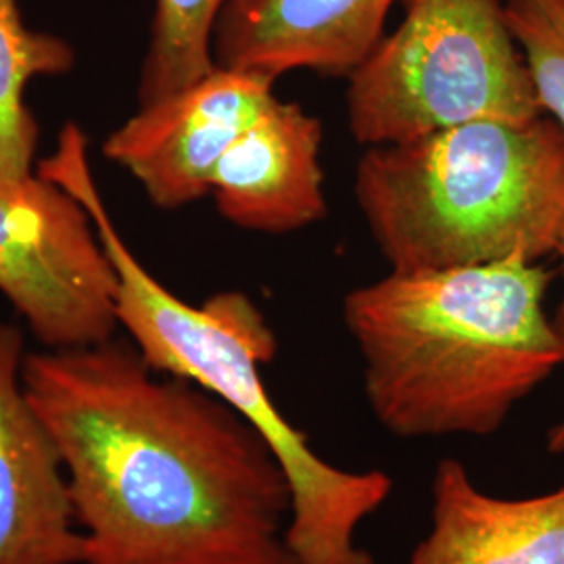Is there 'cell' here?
I'll return each instance as SVG.
<instances>
[{"label":"cell","mask_w":564,"mask_h":564,"mask_svg":"<svg viewBox=\"0 0 564 564\" xmlns=\"http://www.w3.org/2000/svg\"><path fill=\"white\" fill-rule=\"evenodd\" d=\"M53 435L80 564H300L291 485L262 435L120 337L25 356Z\"/></svg>","instance_id":"6da1fadb"},{"label":"cell","mask_w":564,"mask_h":564,"mask_svg":"<svg viewBox=\"0 0 564 564\" xmlns=\"http://www.w3.org/2000/svg\"><path fill=\"white\" fill-rule=\"evenodd\" d=\"M552 272L505 262L393 272L349 291L343 321L364 362V395L400 440L489 437L564 364L545 312Z\"/></svg>","instance_id":"7a4b0ae2"},{"label":"cell","mask_w":564,"mask_h":564,"mask_svg":"<svg viewBox=\"0 0 564 564\" xmlns=\"http://www.w3.org/2000/svg\"><path fill=\"white\" fill-rule=\"evenodd\" d=\"M39 174L69 191L90 214L116 270V318L153 370L202 387L230 405L260 435L291 485L286 540L300 564H375L358 542L366 519L383 508L393 479L383 470H347L326 463L305 433L286 421L263 383L279 339L260 305L223 291L202 305L182 302L128 249L102 203L80 126H63Z\"/></svg>","instance_id":"3957f363"},{"label":"cell","mask_w":564,"mask_h":564,"mask_svg":"<svg viewBox=\"0 0 564 564\" xmlns=\"http://www.w3.org/2000/svg\"><path fill=\"white\" fill-rule=\"evenodd\" d=\"M354 197L393 272L542 262L564 230L563 128L547 116L470 121L366 147Z\"/></svg>","instance_id":"277c9868"},{"label":"cell","mask_w":564,"mask_h":564,"mask_svg":"<svg viewBox=\"0 0 564 564\" xmlns=\"http://www.w3.org/2000/svg\"><path fill=\"white\" fill-rule=\"evenodd\" d=\"M345 80L347 128L364 147L544 116L500 0H405L400 25Z\"/></svg>","instance_id":"5b68a950"},{"label":"cell","mask_w":564,"mask_h":564,"mask_svg":"<svg viewBox=\"0 0 564 564\" xmlns=\"http://www.w3.org/2000/svg\"><path fill=\"white\" fill-rule=\"evenodd\" d=\"M118 276L86 207L39 172L0 176V293L44 349L116 337Z\"/></svg>","instance_id":"8992f818"},{"label":"cell","mask_w":564,"mask_h":564,"mask_svg":"<svg viewBox=\"0 0 564 564\" xmlns=\"http://www.w3.org/2000/svg\"><path fill=\"white\" fill-rule=\"evenodd\" d=\"M274 82L216 67L181 93L141 107L109 134L102 151L141 182L160 209H181L212 195L216 165L276 97Z\"/></svg>","instance_id":"52a82bcc"},{"label":"cell","mask_w":564,"mask_h":564,"mask_svg":"<svg viewBox=\"0 0 564 564\" xmlns=\"http://www.w3.org/2000/svg\"><path fill=\"white\" fill-rule=\"evenodd\" d=\"M23 333L0 323V564H80L59 449L23 383Z\"/></svg>","instance_id":"ba28073f"},{"label":"cell","mask_w":564,"mask_h":564,"mask_svg":"<svg viewBox=\"0 0 564 564\" xmlns=\"http://www.w3.org/2000/svg\"><path fill=\"white\" fill-rule=\"evenodd\" d=\"M395 0H228L214 28L218 67L279 80L347 78L384 36Z\"/></svg>","instance_id":"9c48e42d"},{"label":"cell","mask_w":564,"mask_h":564,"mask_svg":"<svg viewBox=\"0 0 564 564\" xmlns=\"http://www.w3.org/2000/svg\"><path fill=\"white\" fill-rule=\"evenodd\" d=\"M323 121L274 97L230 144L212 176V197L239 228L286 235L326 218Z\"/></svg>","instance_id":"30bf717a"},{"label":"cell","mask_w":564,"mask_h":564,"mask_svg":"<svg viewBox=\"0 0 564 564\" xmlns=\"http://www.w3.org/2000/svg\"><path fill=\"white\" fill-rule=\"evenodd\" d=\"M431 527L405 564H564V485L531 498L481 491L444 458L431 485Z\"/></svg>","instance_id":"8fae6325"},{"label":"cell","mask_w":564,"mask_h":564,"mask_svg":"<svg viewBox=\"0 0 564 564\" xmlns=\"http://www.w3.org/2000/svg\"><path fill=\"white\" fill-rule=\"evenodd\" d=\"M76 63L69 42L25 25L18 0H0V176H32L39 123L23 102L28 82L67 74Z\"/></svg>","instance_id":"7c38bea8"},{"label":"cell","mask_w":564,"mask_h":564,"mask_svg":"<svg viewBox=\"0 0 564 564\" xmlns=\"http://www.w3.org/2000/svg\"><path fill=\"white\" fill-rule=\"evenodd\" d=\"M228 0H155L139 82L141 107L163 101L212 74L214 28Z\"/></svg>","instance_id":"4fadbf2b"},{"label":"cell","mask_w":564,"mask_h":564,"mask_svg":"<svg viewBox=\"0 0 564 564\" xmlns=\"http://www.w3.org/2000/svg\"><path fill=\"white\" fill-rule=\"evenodd\" d=\"M505 15L542 113L564 132V0H506Z\"/></svg>","instance_id":"5bb4252c"},{"label":"cell","mask_w":564,"mask_h":564,"mask_svg":"<svg viewBox=\"0 0 564 564\" xmlns=\"http://www.w3.org/2000/svg\"><path fill=\"white\" fill-rule=\"evenodd\" d=\"M554 258L558 260V274H561V281H563V297H561V303H558V307H556V314L552 316V321H554V326L558 328V333L564 337V230L563 235H561V241H558V247H556V253H554ZM545 449L550 452V454H554V456H563L564 454V416L556 424H552L550 426V431H547V435H545Z\"/></svg>","instance_id":"9a60e30c"}]
</instances>
